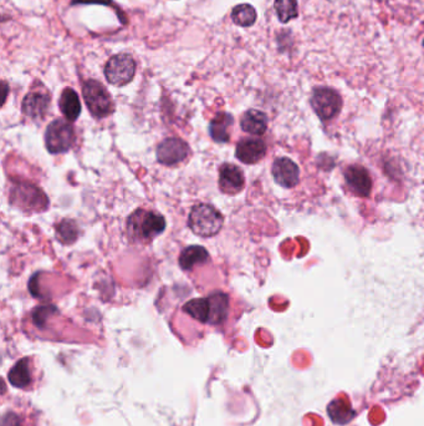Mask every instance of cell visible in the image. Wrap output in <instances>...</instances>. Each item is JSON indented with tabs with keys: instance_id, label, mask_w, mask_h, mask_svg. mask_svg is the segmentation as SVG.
I'll use <instances>...</instances> for the list:
<instances>
[{
	"instance_id": "cell-1",
	"label": "cell",
	"mask_w": 424,
	"mask_h": 426,
	"mask_svg": "<svg viewBox=\"0 0 424 426\" xmlns=\"http://www.w3.org/2000/svg\"><path fill=\"white\" fill-rule=\"evenodd\" d=\"M166 230V220L152 211L137 210L127 220L128 240L134 243H149Z\"/></svg>"
},
{
	"instance_id": "cell-2",
	"label": "cell",
	"mask_w": 424,
	"mask_h": 426,
	"mask_svg": "<svg viewBox=\"0 0 424 426\" xmlns=\"http://www.w3.org/2000/svg\"><path fill=\"white\" fill-rule=\"evenodd\" d=\"M224 223L223 215L208 203L195 205L188 217V226L197 236L213 237L219 233Z\"/></svg>"
},
{
	"instance_id": "cell-3",
	"label": "cell",
	"mask_w": 424,
	"mask_h": 426,
	"mask_svg": "<svg viewBox=\"0 0 424 426\" xmlns=\"http://www.w3.org/2000/svg\"><path fill=\"white\" fill-rule=\"evenodd\" d=\"M82 96L93 118H108L115 110L113 98L103 84L96 80H87L84 84Z\"/></svg>"
},
{
	"instance_id": "cell-4",
	"label": "cell",
	"mask_w": 424,
	"mask_h": 426,
	"mask_svg": "<svg viewBox=\"0 0 424 426\" xmlns=\"http://www.w3.org/2000/svg\"><path fill=\"white\" fill-rule=\"evenodd\" d=\"M75 131L70 123L62 118L54 120L45 131V146L50 154H62L71 149Z\"/></svg>"
},
{
	"instance_id": "cell-5",
	"label": "cell",
	"mask_w": 424,
	"mask_h": 426,
	"mask_svg": "<svg viewBox=\"0 0 424 426\" xmlns=\"http://www.w3.org/2000/svg\"><path fill=\"white\" fill-rule=\"evenodd\" d=\"M311 106L320 120L330 121L341 111L343 99L333 89L317 88L312 93Z\"/></svg>"
},
{
	"instance_id": "cell-6",
	"label": "cell",
	"mask_w": 424,
	"mask_h": 426,
	"mask_svg": "<svg viewBox=\"0 0 424 426\" xmlns=\"http://www.w3.org/2000/svg\"><path fill=\"white\" fill-rule=\"evenodd\" d=\"M136 74V62L128 54H118L108 60L105 67V77L115 86H125L132 82Z\"/></svg>"
},
{
	"instance_id": "cell-7",
	"label": "cell",
	"mask_w": 424,
	"mask_h": 426,
	"mask_svg": "<svg viewBox=\"0 0 424 426\" xmlns=\"http://www.w3.org/2000/svg\"><path fill=\"white\" fill-rule=\"evenodd\" d=\"M188 155H190V146L185 141L178 138L164 139L157 147V159L159 164L166 166L181 164L188 157Z\"/></svg>"
},
{
	"instance_id": "cell-8",
	"label": "cell",
	"mask_w": 424,
	"mask_h": 426,
	"mask_svg": "<svg viewBox=\"0 0 424 426\" xmlns=\"http://www.w3.org/2000/svg\"><path fill=\"white\" fill-rule=\"evenodd\" d=\"M345 181L350 191L358 197H368L372 191V179L361 164H351L345 169Z\"/></svg>"
},
{
	"instance_id": "cell-9",
	"label": "cell",
	"mask_w": 424,
	"mask_h": 426,
	"mask_svg": "<svg viewBox=\"0 0 424 426\" xmlns=\"http://www.w3.org/2000/svg\"><path fill=\"white\" fill-rule=\"evenodd\" d=\"M271 174L277 185L284 189H292L300 181V169L289 157H279L274 161Z\"/></svg>"
},
{
	"instance_id": "cell-10",
	"label": "cell",
	"mask_w": 424,
	"mask_h": 426,
	"mask_svg": "<svg viewBox=\"0 0 424 426\" xmlns=\"http://www.w3.org/2000/svg\"><path fill=\"white\" fill-rule=\"evenodd\" d=\"M246 186V177L241 169L231 164H224L219 169V189L225 195H236Z\"/></svg>"
},
{
	"instance_id": "cell-11",
	"label": "cell",
	"mask_w": 424,
	"mask_h": 426,
	"mask_svg": "<svg viewBox=\"0 0 424 426\" xmlns=\"http://www.w3.org/2000/svg\"><path fill=\"white\" fill-rule=\"evenodd\" d=\"M266 144L258 138H244L235 147V156L243 164H254L264 159Z\"/></svg>"
},
{
	"instance_id": "cell-12",
	"label": "cell",
	"mask_w": 424,
	"mask_h": 426,
	"mask_svg": "<svg viewBox=\"0 0 424 426\" xmlns=\"http://www.w3.org/2000/svg\"><path fill=\"white\" fill-rule=\"evenodd\" d=\"M35 378L34 365L31 358H23L18 360L8 373V380L16 389H26L33 386V380Z\"/></svg>"
},
{
	"instance_id": "cell-13",
	"label": "cell",
	"mask_w": 424,
	"mask_h": 426,
	"mask_svg": "<svg viewBox=\"0 0 424 426\" xmlns=\"http://www.w3.org/2000/svg\"><path fill=\"white\" fill-rule=\"evenodd\" d=\"M50 105V96L44 93H29L23 100V113L31 118H41L45 116Z\"/></svg>"
},
{
	"instance_id": "cell-14",
	"label": "cell",
	"mask_w": 424,
	"mask_h": 426,
	"mask_svg": "<svg viewBox=\"0 0 424 426\" xmlns=\"http://www.w3.org/2000/svg\"><path fill=\"white\" fill-rule=\"evenodd\" d=\"M241 126L248 134L261 136L268 130V116L263 111L251 108L241 116Z\"/></svg>"
},
{
	"instance_id": "cell-15",
	"label": "cell",
	"mask_w": 424,
	"mask_h": 426,
	"mask_svg": "<svg viewBox=\"0 0 424 426\" xmlns=\"http://www.w3.org/2000/svg\"><path fill=\"white\" fill-rule=\"evenodd\" d=\"M234 123V118L227 113H219L210 121V134L215 142L225 144L230 140V129Z\"/></svg>"
},
{
	"instance_id": "cell-16",
	"label": "cell",
	"mask_w": 424,
	"mask_h": 426,
	"mask_svg": "<svg viewBox=\"0 0 424 426\" xmlns=\"http://www.w3.org/2000/svg\"><path fill=\"white\" fill-rule=\"evenodd\" d=\"M210 303V325L224 323L229 314V297L223 292H214L208 296Z\"/></svg>"
},
{
	"instance_id": "cell-17",
	"label": "cell",
	"mask_w": 424,
	"mask_h": 426,
	"mask_svg": "<svg viewBox=\"0 0 424 426\" xmlns=\"http://www.w3.org/2000/svg\"><path fill=\"white\" fill-rule=\"evenodd\" d=\"M210 259V253L205 247L190 246L182 251L178 262L183 271H192L195 266L205 264Z\"/></svg>"
},
{
	"instance_id": "cell-18",
	"label": "cell",
	"mask_w": 424,
	"mask_h": 426,
	"mask_svg": "<svg viewBox=\"0 0 424 426\" xmlns=\"http://www.w3.org/2000/svg\"><path fill=\"white\" fill-rule=\"evenodd\" d=\"M59 108L69 121H76L81 113V103L79 95L74 89H64L59 100Z\"/></svg>"
},
{
	"instance_id": "cell-19",
	"label": "cell",
	"mask_w": 424,
	"mask_h": 426,
	"mask_svg": "<svg viewBox=\"0 0 424 426\" xmlns=\"http://www.w3.org/2000/svg\"><path fill=\"white\" fill-rule=\"evenodd\" d=\"M184 313L202 324H210V298H195L183 306Z\"/></svg>"
},
{
	"instance_id": "cell-20",
	"label": "cell",
	"mask_w": 424,
	"mask_h": 426,
	"mask_svg": "<svg viewBox=\"0 0 424 426\" xmlns=\"http://www.w3.org/2000/svg\"><path fill=\"white\" fill-rule=\"evenodd\" d=\"M231 19L236 26L248 28L256 23V11L249 4L236 6L231 11Z\"/></svg>"
},
{
	"instance_id": "cell-21",
	"label": "cell",
	"mask_w": 424,
	"mask_h": 426,
	"mask_svg": "<svg viewBox=\"0 0 424 426\" xmlns=\"http://www.w3.org/2000/svg\"><path fill=\"white\" fill-rule=\"evenodd\" d=\"M328 414L336 424H346L353 419V411L348 401L335 400L328 406Z\"/></svg>"
},
{
	"instance_id": "cell-22",
	"label": "cell",
	"mask_w": 424,
	"mask_h": 426,
	"mask_svg": "<svg viewBox=\"0 0 424 426\" xmlns=\"http://www.w3.org/2000/svg\"><path fill=\"white\" fill-rule=\"evenodd\" d=\"M57 237L64 245H71L79 237V228L72 220H62L57 225Z\"/></svg>"
},
{
	"instance_id": "cell-23",
	"label": "cell",
	"mask_w": 424,
	"mask_h": 426,
	"mask_svg": "<svg viewBox=\"0 0 424 426\" xmlns=\"http://www.w3.org/2000/svg\"><path fill=\"white\" fill-rule=\"evenodd\" d=\"M275 11L281 23H287L299 16L297 0H275Z\"/></svg>"
},
{
	"instance_id": "cell-24",
	"label": "cell",
	"mask_w": 424,
	"mask_h": 426,
	"mask_svg": "<svg viewBox=\"0 0 424 426\" xmlns=\"http://www.w3.org/2000/svg\"><path fill=\"white\" fill-rule=\"evenodd\" d=\"M77 3H81V4H92V3H98V4H111V0H74L72 4H77Z\"/></svg>"
},
{
	"instance_id": "cell-25",
	"label": "cell",
	"mask_w": 424,
	"mask_h": 426,
	"mask_svg": "<svg viewBox=\"0 0 424 426\" xmlns=\"http://www.w3.org/2000/svg\"><path fill=\"white\" fill-rule=\"evenodd\" d=\"M423 47H424V40H423Z\"/></svg>"
},
{
	"instance_id": "cell-26",
	"label": "cell",
	"mask_w": 424,
	"mask_h": 426,
	"mask_svg": "<svg viewBox=\"0 0 424 426\" xmlns=\"http://www.w3.org/2000/svg\"><path fill=\"white\" fill-rule=\"evenodd\" d=\"M16 426H18V425H16Z\"/></svg>"
}]
</instances>
